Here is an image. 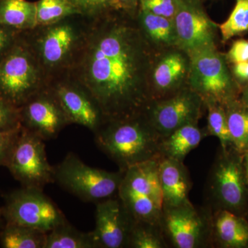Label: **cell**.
Masks as SVG:
<instances>
[{
	"mask_svg": "<svg viewBox=\"0 0 248 248\" xmlns=\"http://www.w3.org/2000/svg\"><path fill=\"white\" fill-rule=\"evenodd\" d=\"M45 248H98L92 232H83L67 221L46 236Z\"/></svg>",
	"mask_w": 248,
	"mask_h": 248,
	"instance_id": "obj_23",
	"label": "cell"
},
{
	"mask_svg": "<svg viewBox=\"0 0 248 248\" xmlns=\"http://www.w3.org/2000/svg\"><path fill=\"white\" fill-rule=\"evenodd\" d=\"M159 172L164 208L191 203L189 200L191 183L183 161L161 156Z\"/></svg>",
	"mask_w": 248,
	"mask_h": 248,
	"instance_id": "obj_18",
	"label": "cell"
},
{
	"mask_svg": "<svg viewBox=\"0 0 248 248\" xmlns=\"http://www.w3.org/2000/svg\"><path fill=\"white\" fill-rule=\"evenodd\" d=\"M205 135L206 132L200 128L198 123L186 124L161 139L160 154L162 157L184 161Z\"/></svg>",
	"mask_w": 248,
	"mask_h": 248,
	"instance_id": "obj_20",
	"label": "cell"
},
{
	"mask_svg": "<svg viewBox=\"0 0 248 248\" xmlns=\"http://www.w3.org/2000/svg\"><path fill=\"white\" fill-rule=\"evenodd\" d=\"M245 169H246V179L248 184V152L245 155Z\"/></svg>",
	"mask_w": 248,
	"mask_h": 248,
	"instance_id": "obj_39",
	"label": "cell"
},
{
	"mask_svg": "<svg viewBox=\"0 0 248 248\" xmlns=\"http://www.w3.org/2000/svg\"><path fill=\"white\" fill-rule=\"evenodd\" d=\"M219 30L223 42L248 32V0H236L234 9Z\"/></svg>",
	"mask_w": 248,
	"mask_h": 248,
	"instance_id": "obj_29",
	"label": "cell"
},
{
	"mask_svg": "<svg viewBox=\"0 0 248 248\" xmlns=\"http://www.w3.org/2000/svg\"><path fill=\"white\" fill-rule=\"evenodd\" d=\"M154 63L153 44L137 16L115 10L89 18L67 73L91 93L108 122L145 112L153 100Z\"/></svg>",
	"mask_w": 248,
	"mask_h": 248,
	"instance_id": "obj_1",
	"label": "cell"
},
{
	"mask_svg": "<svg viewBox=\"0 0 248 248\" xmlns=\"http://www.w3.org/2000/svg\"><path fill=\"white\" fill-rule=\"evenodd\" d=\"M207 108V135L216 137L219 140L223 151H228L232 146L228 127L225 106L216 102H204Z\"/></svg>",
	"mask_w": 248,
	"mask_h": 248,
	"instance_id": "obj_27",
	"label": "cell"
},
{
	"mask_svg": "<svg viewBox=\"0 0 248 248\" xmlns=\"http://www.w3.org/2000/svg\"><path fill=\"white\" fill-rule=\"evenodd\" d=\"M49 86L71 124L81 125L94 133L105 123V117L97 101L84 86L68 73L53 78Z\"/></svg>",
	"mask_w": 248,
	"mask_h": 248,
	"instance_id": "obj_12",
	"label": "cell"
},
{
	"mask_svg": "<svg viewBox=\"0 0 248 248\" xmlns=\"http://www.w3.org/2000/svg\"><path fill=\"white\" fill-rule=\"evenodd\" d=\"M233 76L241 83H248V62H240L233 64Z\"/></svg>",
	"mask_w": 248,
	"mask_h": 248,
	"instance_id": "obj_37",
	"label": "cell"
},
{
	"mask_svg": "<svg viewBox=\"0 0 248 248\" xmlns=\"http://www.w3.org/2000/svg\"><path fill=\"white\" fill-rule=\"evenodd\" d=\"M46 233L29 227L5 223L0 231L3 248H45Z\"/></svg>",
	"mask_w": 248,
	"mask_h": 248,
	"instance_id": "obj_24",
	"label": "cell"
},
{
	"mask_svg": "<svg viewBox=\"0 0 248 248\" xmlns=\"http://www.w3.org/2000/svg\"><path fill=\"white\" fill-rule=\"evenodd\" d=\"M119 9L131 16H137L140 10V0H116Z\"/></svg>",
	"mask_w": 248,
	"mask_h": 248,
	"instance_id": "obj_36",
	"label": "cell"
},
{
	"mask_svg": "<svg viewBox=\"0 0 248 248\" xmlns=\"http://www.w3.org/2000/svg\"><path fill=\"white\" fill-rule=\"evenodd\" d=\"M212 237L227 248L248 246V225L241 217L226 209L212 217Z\"/></svg>",
	"mask_w": 248,
	"mask_h": 248,
	"instance_id": "obj_19",
	"label": "cell"
},
{
	"mask_svg": "<svg viewBox=\"0 0 248 248\" xmlns=\"http://www.w3.org/2000/svg\"><path fill=\"white\" fill-rule=\"evenodd\" d=\"M187 56L189 87L203 103L216 102L226 106L234 100L236 84L227 66L226 57L216 47L201 49Z\"/></svg>",
	"mask_w": 248,
	"mask_h": 248,
	"instance_id": "obj_7",
	"label": "cell"
},
{
	"mask_svg": "<svg viewBox=\"0 0 248 248\" xmlns=\"http://www.w3.org/2000/svg\"><path fill=\"white\" fill-rule=\"evenodd\" d=\"M190 60L181 52L164 54L153 65L151 89L153 100L169 97L179 90L188 78Z\"/></svg>",
	"mask_w": 248,
	"mask_h": 248,
	"instance_id": "obj_17",
	"label": "cell"
},
{
	"mask_svg": "<svg viewBox=\"0 0 248 248\" xmlns=\"http://www.w3.org/2000/svg\"><path fill=\"white\" fill-rule=\"evenodd\" d=\"M5 223L48 233L68 221L63 212L44 190L21 187L4 195L1 208Z\"/></svg>",
	"mask_w": 248,
	"mask_h": 248,
	"instance_id": "obj_8",
	"label": "cell"
},
{
	"mask_svg": "<svg viewBox=\"0 0 248 248\" xmlns=\"http://www.w3.org/2000/svg\"><path fill=\"white\" fill-rule=\"evenodd\" d=\"M165 238L176 248H199L212 239V216L192 203L164 208L161 221Z\"/></svg>",
	"mask_w": 248,
	"mask_h": 248,
	"instance_id": "obj_10",
	"label": "cell"
},
{
	"mask_svg": "<svg viewBox=\"0 0 248 248\" xmlns=\"http://www.w3.org/2000/svg\"><path fill=\"white\" fill-rule=\"evenodd\" d=\"M37 27L59 22L62 19L80 15L67 0H39L36 1Z\"/></svg>",
	"mask_w": 248,
	"mask_h": 248,
	"instance_id": "obj_28",
	"label": "cell"
},
{
	"mask_svg": "<svg viewBox=\"0 0 248 248\" xmlns=\"http://www.w3.org/2000/svg\"><path fill=\"white\" fill-rule=\"evenodd\" d=\"M226 114L232 144L240 153L248 152V107L235 103L227 104Z\"/></svg>",
	"mask_w": 248,
	"mask_h": 248,
	"instance_id": "obj_25",
	"label": "cell"
},
{
	"mask_svg": "<svg viewBox=\"0 0 248 248\" xmlns=\"http://www.w3.org/2000/svg\"><path fill=\"white\" fill-rule=\"evenodd\" d=\"M203 106L202 98L188 87L169 97L152 101L145 114L163 138L186 124L198 123Z\"/></svg>",
	"mask_w": 248,
	"mask_h": 248,
	"instance_id": "obj_11",
	"label": "cell"
},
{
	"mask_svg": "<svg viewBox=\"0 0 248 248\" xmlns=\"http://www.w3.org/2000/svg\"><path fill=\"white\" fill-rule=\"evenodd\" d=\"M137 19L148 40L154 45L177 46V34L173 19L139 10Z\"/></svg>",
	"mask_w": 248,
	"mask_h": 248,
	"instance_id": "obj_22",
	"label": "cell"
},
{
	"mask_svg": "<svg viewBox=\"0 0 248 248\" xmlns=\"http://www.w3.org/2000/svg\"><path fill=\"white\" fill-rule=\"evenodd\" d=\"M226 59L227 62L232 64L248 62V40L240 39L233 42Z\"/></svg>",
	"mask_w": 248,
	"mask_h": 248,
	"instance_id": "obj_34",
	"label": "cell"
},
{
	"mask_svg": "<svg viewBox=\"0 0 248 248\" xmlns=\"http://www.w3.org/2000/svg\"><path fill=\"white\" fill-rule=\"evenodd\" d=\"M22 32L0 24V60L14 46Z\"/></svg>",
	"mask_w": 248,
	"mask_h": 248,
	"instance_id": "obj_35",
	"label": "cell"
},
{
	"mask_svg": "<svg viewBox=\"0 0 248 248\" xmlns=\"http://www.w3.org/2000/svg\"><path fill=\"white\" fill-rule=\"evenodd\" d=\"M177 9V0H140V9L170 19H173Z\"/></svg>",
	"mask_w": 248,
	"mask_h": 248,
	"instance_id": "obj_32",
	"label": "cell"
},
{
	"mask_svg": "<svg viewBox=\"0 0 248 248\" xmlns=\"http://www.w3.org/2000/svg\"><path fill=\"white\" fill-rule=\"evenodd\" d=\"M215 164L210 180V190L226 210H236L244 205L246 197L244 170L241 161L223 151Z\"/></svg>",
	"mask_w": 248,
	"mask_h": 248,
	"instance_id": "obj_16",
	"label": "cell"
},
{
	"mask_svg": "<svg viewBox=\"0 0 248 248\" xmlns=\"http://www.w3.org/2000/svg\"><path fill=\"white\" fill-rule=\"evenodd\" d=\"M21 127L19 108L0 94V131H7Z\"/></svg>",
	"mask_w": 248,
	"mask_h": 248,
	"instance_id": "obj_31",
	"label": "cell"
},
{
	"mask_svg": "<svg viewBox=\"0 0 248 248\" xmlns=\"http://www.w3.org/2000/svg\"><path fill=\"white\" fill-rule=\"evenodd\" d=\"M21 129L22 126L12 130L0 131V167L5 166Z\"/></svg>",
	"mask_w": 248,
	"mask_h": 248,
	"instance_id": "obj_33",
	"label": "cell"
},
{
	"mask_svg": "<svg viewBox=\"0 0 248 248\" xmlns=\"http://www.w3.org/2000/svg\"><path fill=\"white\" fill-rule=\"evenodd\" d=\"M167 247L161 225L134 220L128 237V248H164Z\"/></svg>",
	"mask_w": 248,
	"mask_h": 248,
	"instance_id": "obj_26",
	"label": "cell"
},
{
	"mask_svg": "<svg viewBox=\"0 0 248 248\" xmlns=\"http://www.w3.org/2000/svg\"><path fill=\"white\" fill-rule=\"evenodd\" d=\"M243 102L246 107H248V86H246L244 92V95H243Z\"/></svg>",
	"mask_w": 248,
	"mask_h": 248,
	"instance_id": "obj_38",
	"label": "cell"
},
{
	"mask_svg": "<svg viewBox=\"0 0 248 248\" xmlns=\"http://www.w3.org/2000/svg\"><path fill=\"white\" fill-rule=\"evenodd\" d=\"M94 135L98 148L125 170L135 165L161 157V138L152 126L145 112L108 121Z\"/></svg>",
	"mask_w": 248,
	"mask_h": 248,
	"instance_id": "obj_2",
	"label": "cell"
},
{
	"mask_svg": "<svg viewBox=\"0 0 248 248\" xmlns=\"http://www.w3.org/2000/svg\"><path fill=\"white\" fill-rule=\"evenodd\" d=\"M124 173L91 167L69 153L54 166V181L80 200L96 203L117 196Z\"/></svg>",
	"mask_w": 248,
	"mask_h": 248,
	"instance_id": "obj_6",
	"label": "cell"
},
{
	"mask_svg": "<svg viewBox=\"0 0 248 248\" xmlns=\"http://www.w3.org/2000/svg\"><path fill=\"white\" fill-rule=\"evenodd\" d=\"M0 24L19 31L37 27L36 2L27 0H0Z\"/></svg>",
	"mask_w": 248,
	"mask_h": 248,
	"instance_id": "obj_21",
	"label": "cell"
},
{
	"mask_svg": "<svg viewBox=\"0 0 248 248\" xmlns=\"http://www.w3.org/2000/svg\"><path fill=\"white\" fill-rule=\"evenodd\" d=\"M81 16L97 17L119 9L116 0H67Z\"/></svg>",
	"mask_w": 248,
	"mask_h": 248,
	"instance_id": "obj_30",
	"label": "cell"
},
{
	"mask_svg": "<svg viewBox=\"0 0 248 248\" xmlns=\"http://www.w3.org/2000/svg\"><path fill=\"white\" fill-rule=\"evenodd\" d=\"M45 141L22 127L4 166L22 187L44 190L55 183L54 166L47 159Z\"/></svg>",
	"mask_w": 248,
	"mask_h": 248,
	"instance_id": "obj_9",
	"label": "cell"
},
{
	"mask_svg": "<svg viewBox=\"0 0 248 248\" xmlns=\"http://www.w3.org/2000/svg\"><path fill=\"white\" fill-rule=\"evenodd\" d=\"M89 17L74 15L59 22L24 31L49 82L68 73L82 42Z\"/></svg>",
	"mask_w": 248,
	"mask_h": 248,
	"instance_id": "obj_3",
	"label": "cell"
},
{
	"mask_svg": "<svg viewBox=\"0 0 248 248\" xmlns=\"http://www.w3.org/2000/svg\"><path fill=\"white\" fill-rule=\"evenodd\" d=\"M5 224V221L4 217H3L2 212H1V209L0 208V231H1V228L4 227Z\"/></svg>",
	"mask_w": 248,
	"mask_h": 248,
	"instance_id": "obj_40",
	"label": "cell"
},
{
	"mask_svg": "<svg viewBox=\"0 0 248 248\" xmlns=\"http://www.w3.org/2000/svg\"><path fill=\"white\" fill-rule=\"evenodd\" d=\"M161 157L124 170L117 196L137 221L161 225L164 209L159 172Z\"/></svg>",
	"mask_w": 248,
	"mask_h": 248,
	"instance_id": "obj_5",
	"label": "cell"
},
{
	"mask_svg": "<svg viewBox=\"0 0 248 248\" xmlns=\"http://www.w3.org/2000/svg\"><path fill=\"white\" fill-rule=\"evenodd\" d=\"M48 84L46 73L22 31L0 60V94L19 108Z\"/></svg>",
	"mask_w": 248,
	"mask_h": 248,
	"instance_id": "obj_4",
	"label": "cell"
},
{
	"mask_svg": "<svg viewBox=\"0 0 248 248\" xmlns=\"http://www.w3.org/2000/svg\"><path fill=\"white\" fill-rule=\"evenodd\" d=\"M177 3L173 17L177 46L187 55L215 47L217 26L205 14L200 0H177Z\"/></svg>",
	"mask_w": 248,
	"mask_h": 248,
	"instance_id": "obj_14",
	"label": "cell"
},
{
	"mask_svg": "<svg viewBox=\"0 0 248 248\" xmlns=\"http://www.w3.org/2000/svg\"><path fill=\"white\" fill-rule=\"evenodd\" d=\"M19 113L21 126L45 141L55 140L71 125L49 84L21 106Z\"/></svg>",
	"mask_w": 248,
	"mask_h": 248,
	"instance_id": "obj_13",
	"label": "cell"
},
{
	"mask_svg": "<svg viewBox=\"0 0 248 248\" xmlns=\"http://www.w3.org/2000/svg\"><path fill=\"white\" fill-rule=\"evenodd\" d=\"M95 228L92 231L98 248H128L134 221L118 196L95 203Z\"/></svg>",
	"mask_w": 248,
	"mask_h": 248,
	"instance_id": "obj_15",
	"label": "cell"
}]
</instances>
